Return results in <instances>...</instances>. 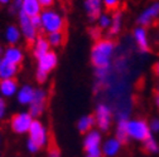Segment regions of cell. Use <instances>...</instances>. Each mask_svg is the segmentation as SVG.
Returning <instances> with one entry per match:
<instances>
[{"instance_id":"obj_1","label":"cell","mask_w":159,"mask_h":157,"mask_svg":"<svg viewBox=\"0 0 159 157\" xmlns=\"http://www.w3.org/2000/svg\"><path fill=\"white\" fill-rule=\"evenodd\" d=\"M115 50L116 45L110 39H98V40H96V43L91 48L90 54V59L95 70L110 69Z\"/></svg>"},{"instance_id":"obj_2","label":"cell","mask_w":159,"mask_h":157,"mask_svg":"<svg viewBox=\"0 0 159 157\" xmlns=\"http://www.w3.org/2000/svg\"><path fill=\"white\" fill-rule=\"evenodd\" d=\"M41 22L42 27L41 29L47 33H57V32H63L65 29V19L58 11L53 9H44L41 13Z\"/></svg>"},{"instance_id":"obj_3","label":"cell","mask_w":159,"mask_h":157,"mask_svg":"<svg viewBox=\"0 0 159 157\" xmlns=\"http://www.w3.org/2000/svg\"><path fill=\"white\" fill-rule=\"evenodd\" d=\"M126 132L129 140L144 142L152 136L149 123L143 118H129L126 123Z\"/></svg>"},{"instance_id":"obj_4","label":"cell","mask_w":159,"mask_h":157,"mask_svg":"<svg viewBox=\"0 0 159 157\" xmlns=\"http://www.w3.org/2000/svg\"><path fill=\"white\" fill-rule=\"evenodd\" d=\"M58 64V55L56 52L49 50L47 54H44L42 58L37 59V72L35 78L38 83H44L48 78V73H51Z\"/></svg>"},{"instance_id":"obj_5","label":"cell","mask_w":159,"mask_h":157,"mask_svg":"<svg viewBox=\"0 0 159 157\" xmlns=\"http://www.w3.org/2000/svg\"><path fill=\"white\" fill-rule=\"evenodd\" d=\"M102 145V134L98 129H91L87 132L84 137V148L87 153V156L91 157H101Z\"/></svg>"},{"instance_id":"obj_6","label":"cell","mask_w":159,"mask_h":157,"mask_svg":"<svg viewBox=\"0 0 159 157\" xmlns=\"http://www.w3.org/2000/svg\"><path fill=\"white\" fill-rule=\"evenodd\" d=\"M95 121L96 126L100 132H107L111 127L112 118H114V112L112 108L106 103H98L95 109Z\"/></svg>"},{"instance_id":"obj_7","label":"cell","mask_w":159,"mask_h":157,"mask_svg":"<svg viewBox=\"0 0 159 157\" xmlns=\"http://www.w3.org/2000/svg\"><path fill=\"white\" fill-rule=\"evenodd\" d=\"M33 121L34 118L29 112H19L10 118V128L16 134H25L29 132Z\"/></svg>"},{"instance_id":"obj_8","label":"cell","mask_w":159,"mask_h":157,"mask_svg":"<svg viewBox=\"0 0 159 157\" xmlns=\"http://www.w3.org/2000/svg\"><path fill=\"white\" fill-rule=\"evenodd\" d=\"M28 133H29L28 138L32 140L39 148H43L48 145V140H49L48 138V131L41 121L34 120Z\"/></svg>"},{"instance_id":"obj_9","label":"cell","mask_w":159,"mask_h":157,"mask_svg":"<svg viewBox=\"0 0 159 157\" xmlns=\"http://www.w3.org/2000/svg\"><path fill=\"white\" fill-rule=\"evenodd\" d=\"M18 22H19V27H20L22 36L25 39L28 43H33L38 38V30L32 24L30 16L25 15L22 11H18Z\"/></svg>"},{"instance_id":"obj_10","label":"cell","mask_w":159,"mask_h":157,"mask_svg":"<svg viewBox=\"0 0 159 157\" xmlns=\"http://www.w3.org/2000/svg\"><path fill=\"white\" fill-rule=\"evenodd\" d=\"M47 106V91L43 88H37L34 91V97L33 101L29 104V113L32 114L33 118L39 117L46 109Z\"/></svg>"},{"instance_id":"obj_11","label":"cell","mask_w":159,"mask_h":157,"mask_svg":"<svg viewBox=\"0 0 159 157\" xmlns=\"http://www.w3.org/2000/svg\"><path fill=\"white\" fill-rule=\"evenodd\" d=\"M159 18V2L152 3L149 6H147L136 18V24L139 27H149L154 23L155 19Z\"/></svg>"},{"instance_id":"obj_12","label":"cell","mask_w":159,"mask_h":157,"mask_svg":"<svg viewBox=\"0 0 159 157\" xmlns=\"http://www.w3.org/2000/svg\"><path fill=\"white\" fill-rule=\"evenodd\" d=\"M133 38L136 44L138 50L142 54H147L150 52V44H149V38H148V32L147 28L144 27H136L133 30Z\"/></svg>"},{"instance_id":"obj_13","label":"cell","mask_w":159,"mask_h":157,"mask_svg":"<svg viewBox=\"0 0 159 157\" xmlns=\"http://www.w3.org/2000/svg\"><path fill=\"white\" fill-rule=\"evenodd\" d=\"M102 0H85L84 9L90 22L97 20V18L102 14Z\"/></svg>"},{"instance_id":"obj_14","label":"cell","mask_w":159,"mask_h":157,"mask_svg":"<svg viewBox=\"0 0 159 157\" xmlns=\"http://www.w3.org/2000/svg\"><path fill=\"white\" fill-rule=\"evenodd\" d=\"M129 121V117L126 113H119L117 114V122L115 127V138H117L123 145L129 141L128 132H126V123Z\"/></svg>"},{"instance_id":"obj_15","label":"cell","mask_w":159,"mask_h":157,"mask_svg":"<svg viewBox=\"0 0 159 157\" xmlns=\"http://www.w3.org/2000/svg\"><path fill=\"white\" fill-rule=\"evenodd\" d=\"M3 59L19 67L22 64L23 59H24V53H23V50L20 48L16 47V45H9L7 49H4Z\"/></svg>"},{"instance_id":"obj_16","label":"cell","mask_w":159,"mask_h":157,"mask_svg":"<svg viewBox=\"0 0 159 157\" xmlns=\"http://www.w3.org/2000/svg\"><path fill=\"white\" fill-rule=\"evenodd\" d=\"M123 143L119 141L115 137H110L106 141L102 142L101 145V151H102V156L106 157H115L116 155H119V152L121 151Z\"/></svg>"},{"instance_id":"obj_17","label":"cell","mask_w":159,"mask_h":157,"mask_svg":"<svg viewBox=\"0 0 159 157\" xmlns=\"http://www.w3.org/2000/svg\"><path fill=\"white\" fill-rule=\"evenodd\" d=\"M18 89H19V86L14 78L0 81V95H3L4 98H11L16 95Z\"/></svg>"},{"instance_id":"obj_18","label":"cell","mask_w":159,"mask_h":157,"mask_svg":"<svg viewBox=\"0 0 159 157\" xmlns=\"http://www.w3.org/2000/svg\"><path fill=\"white\" fill-rule=\"evenodd\" d=\"M34 88L29 84H24L20 88L18 89L16 93V101L20 103L22 106H29L33 101V97H34Z\"/></svg>"},{"instance_id":"obj_19","label":"cell","mask_w":159,"mask_h":157,"mask_svg":"<svg viewBox=\"0 0 159 157\" xmlns=\"http://www.w3.org/2000/svg\"><path fill=\"white\" fill-rule=\"evenodd\" d=\"M28 16H35V15H41L42 13V6L39 4L38 0H23L22 5H20V10Z\"/></svg>"},{"instance_id":"obj_20","label":"cell","mask_w":159,"mask_h":157,"mask_svg":"<svg viewBox=\"0 0 159 157\" xmlns=\"http://www.w3.org/2000/svg\"><path fill=\"white\" fill-rule=\"evenodd\" d=\"M51 50V45L47 42V38L38 36L35 40L33 42V55L35 59L42 58L44 54H47Z\"/></svg>"},{"instance_id":"obj_21","label":"cell","mask_w":159,"mask_h":157,"mask_svg":"<svg viewBox=\"0 0 159 157\" xmlns=\"http://www.w3.org/2000/svg\"><path fill=\"white\" fill-rule=\"evenodd\" d=\"M19 70V67L15 64H11L7 61H2V64H0V81L3 79H11L16 75Z\"/></svg>"},{"instance_id":"obj_22","label":"cell","mask_w":159,"mask_h":157,"mask_svg":"<svg viewBox=\"0 0 159 157\" xmlns=\"http://www.w3.org/2000/svg\"><path fill=\"white\" fill-rule=\"evenodd\" d=\"M96 126V121H95V117L93 114H86L82 116L81 118L77 121V129L80 133H87L91 129H93V127Z\"/></svg>"},{"instance_id":"obj_23","label":"cell","mask_w":159,"mask_h":157,"mask_svg":"<svg viewBox=\"0 0 159 157\" xmlns=\"http://www.w3.org/2000/svg\"><path fill=\"white\" fill-rule=\"evenodd\" d=\"M123 28V13L120 10H116L112 15V20H111V25L107 29V35L109 36H115L121 32Z\"/></svg>"},{"instance_id":"obj_24","label":"cell","mask_w":159,"mask_h":157,"mask_svg":"<svg viewBox=\"0 0 159 157\" xmlns=\"http://www.w3.org/2000/svg\"><path fill=\"white\" fill-rule=\"evenodd\" d=\"M4 36H5V40L8 44L10 45H15L19 43L22 38V33H20V29L15 25H9L7 29H5V33H4Z\"/></svg>"},{"instance_id":"obj_25","label":"cell","mask_w":159,"mask_h":157,"mask_svg":"<svg viewBox=\"0 0 159 157\" xmlns=\"http://www.w3.org/2000/svg\"><path fill=\"white\" fill-rule=\"evenodd\" d=\"M143 147H144L145 152H148L150 155H155L159 152V143L153 136H150L148 140H145L143 142Z\"/></svg>"},{"instance_id":"obj_26","label":"cell","mask_w":159,"mask_h":157,"mask_svg":"<svg viewBox=\"0 0 159 157\" xmlns=\"http://www.w3.org/2000/svg\"><path fill=\"white\" fill-rule=\"evenodd\" d=\"M63 39H65L63 32L51 33V34L47 35V42H48V44H49L51 47H59V45H62Z\"/></svg>"},{"instance_id":"obj_27","label":"cell","mask_w":159,"mask_h":157,"mask_svg":"<svg viewBox=\"0 0 159 157\" xmlns=\"http://www.w3.org/2000/svg\"><path fill=\"white\" fill-rule=\"evenodd\" d=\"M111 20H112L111 15H109L107 13H102L100 16L97 18L98 29H109L110 25H111Z\"/></svg>"},{"instance_id":"obj_28","label":"cell","mask_w":159,"mask_h":157,"mask_svg":"<svg viewBox=\"0 0 159 157\" xmlns=\"http://www.w3.org/2000/svg\"><path fill=\"white\" fill-rule=\"evenodd\" d=\"M121 0H102V5L107 11H116Z\"/></svg>"},{"instance_id":"obj_29","label":"cell","mask_w":159,"mask_h":157,"mask_svg":"<svg viewBox=\"0 0 159 157\" xmlns=\"http://www.w3.org/2000/svg\"><path fill=\"white\" fill-rule=\"evenodd\" d=\"M148 123L152 133H159V117H154Z\"/></svg>"},{"instance_id":"obj_30","label":"cell","mask_w":159,"mask_h":157,"mask_svg":"<svg viewBox=\"0 0 159 157\" xmlns=\"http://www.w3.org/2000/svg\"><path fill=\"white\" fill-rule=\"evenodd\" d=\"M7 109H8V106H7V101L3 95H0V120H3L5 114H7Z\"/></svg>"},{"instance_id":"obj_31","label":"cell","mask_w":159,"mask_h":157,"mask_svg":"<svg viewBox=\"0 0 159 157\" xmlns=\"http://www.w3.org/2000/svg\"><path fill=\"white\" fill-rule=\"evenodd\" d=\"M27 150H28L30 153H37L39 150H41V148H39V147H38V146H37L32 140H29V138H28V140H27Z\"/></svg>"},{"instance_id":"obj_32","label":"cell","mask_w":159,"mask_h":157,"mask_svg":"<svg viewBox=\"0 0 159 157\" xmlns=\"http://www.w3.org/2000/svg\"><path fill=\"white\" fill-rule=\"evenodd\" d=\"M30 20H32V24L34 25V28H35L37 30H39V29H41V27H42V22H41V15H35V16H32V18H30Z\"/></svg>"},{"instance_id":"obj_33","label":"cell","mask_w":159,"mask_h":157,"mask_svg":"<svg viewBox=\"0 0 159 157\" xmlns=\"http://www.w3.org/2000/svg\"><path fill=\"white\" fill-rule=\"evenodd\" d=\"M47 157H61V151H59L57 147H52L48 151V156Z\"/></svg>"},{"instance_id":"obj_34","label":"cell","mask_w":159,"mask_h":157,"mask_svg":"<svg viewBox=\"0 0 159 157\" xmlns=\"http://www.w3.org/2000/svg\"><path fill=\"white\" fill-rule=\"evenodd\" d=\"M38 2L42 8H46V9H49L54 4V0H38Z\"/></svg>"},{"instance_id":"obj_35","label":"cell","mask_w":159,"mask_h":157,"mask_svg":"<svg viewBox=\"0 0 159 157\" xmlns=\"http://www.w3.org/2000/svg\"><path fill=\"white\" fill-rule=\"evenodd\" d=\"M23 0H13V4H11V11H19L20 10V5H22Z\"/></svg>"},{"instance_id":"obj_36","label":"cell","mask_w":159,"mask_h":157,"mask_svg":"<svg viewBox=\"0 0 159 157\" xmlns=\"http://www.w3.org/2000/svg\"><path fill=\"white\" fill-rule=\"evenodd\" d=\"M153 72H154V74L159 78V59L155 62V64L153 66Z\"/></svg>"},{"instance_id":"obj_37","label":"cell","mask_w":159,"mask_h":157,"mask_svg":"<svg viewBox=\"0 0 159 157\" xmlns=\"http://www.w3.org/2000/svg\"><path fill=\"white\" fill-rule=\"evenodd\" d=\"M91 32L93 33V34H92V36H93L95 39H97V40H98V28H93Z\"/></svg>"},{"instance_id":"obj_38","label":"cell","mask_w":159,"mask_h":157,"mask_svg":"<svg viewBox=\"0 0 159 157\" xmlns=\"http://www.w3.org/2000/svg\"><path fill=\"white\" fill-rule=\"evenodd\" d=\"M154 102H155L157 108L159 109V93H157V94H155V97H154Z\"/></svg>"},{"instance_id":"obj_39","label":"cell","mask_w":159,"mask_h":157,"mask_svg":"<svg viewBox=\"0 0 159 157\" xmlns=\"http://www.w3.org/2000/svg\"><path fill=\"white\" fill-rule=\"evenodd\" d=\"M10 2H13V0H0V5H7Z\"/></svg>"},{"instance_id":"obj_40","label":"cell","mask_w":159,"mask_h":157,"mask_svg":"<svg viewBox=\"0 0 159 157\" xmlns=\"http://www.w3.org/2000/svg\"><path fill=\"white\" fill-rule=\"evenodd\" d=\"M3 54H4V49L0 47V57H2V58H3Z\"/></svg>"},{"instance_id":"obj_41","label":"cell","mask_w":159,"mask_h":157,"mask_svg":"<svg viewBox=\"0 0 159 157\" xmlns=\"http://www.w3.org/2000/svg\"><path fill=\"white\" fill-rule=\"evenodd\" d=\"M157 93H159V82H158V84H157Z\"/></svg>"},{"instance_id":"obj_42","label":"cell","mask_w":159,"mask_h":157,"mask_svg":"<svg viewBox=\"0 0 159 157\" xmlns=\"http://www.w3.org/2000/svg\"><path fill=\"white\" fill-rule=\"evenodd\" d=\"M2 61H3V58H2V57H0V64H2Z\"/></svg>"},{"instance_id":"obj_43","label":"cell","mask_w":159,"mask_h":157,"mask_svg":"<svg viewBox=\"0 0 159 157\" xmlns=\"http://www.w3.org/2000/svg\"><path fill=\"white\" fill-rule=\"evenodd\" d=\"M0 143H2V134H0Z\"/></svg>"},{"instance_id":"obj_44","label":"cell","mask_w":159,"mask_h":157,"mask_svg":"<svg viewBox=\"0 0 159 157\" xmlns=\"http://www.w3.org/2000/svg\"><path fill=\"white\" fill-rule=\"evenodd\" d=\"M86 157H91V156H86Z\"/></svg>"},{"instance_id":"obj_45","label":"cell","mask_w":159,"mask_h":157,"mask_svg":"<svg viewBox=\"0 0 159 157\" xmlns=\"http://www.w3.org/2000/svg\"><path fill=\"white\" fill-rule=\"evenodd\" d=\"M0 157H2V155H0Z\"/></svg>"}]
</instances>
